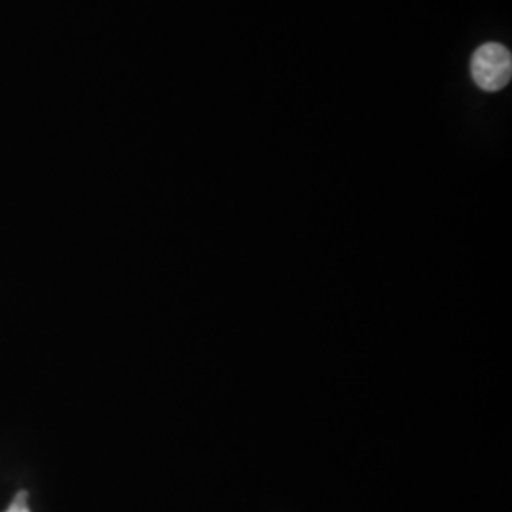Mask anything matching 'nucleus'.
<instances>
[{"label":"nucleus","mask_w":512,"mask_h":512,"mask_svg":"<svg viewBox=\"0 0 512 512\" xmlns=\"http://www.w3.org/2000/svg\"><path fill=\"white\" fill-rule=\"evenodd\" d=\"M471 74L484 92L503 90L511 82V52L497 42L482 44L471 59Z\"/></svg>","instance_id":"nucleus-1"},{"label":"nucleus","mask_w":512,"mask_h":512,"mask_svg":"<svg viewBox=\"0 0 512 512\" xmlns=\"http://www.w3.org/2000/svg\"><path fill=\"white\" fill-rule=\"evenodd\" d=\"M6 512H31L27 507V492H19L16 499H14V503H12V507Z\"/></svg>","instance_id":"nucleus-2"}]
</instances>
